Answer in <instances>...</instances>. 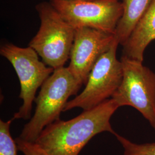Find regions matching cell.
<instances>
[{"mask_svg": "<svg viewBox=\"0 0 155 155\" xmlns=\"http://www.w3.org/2000/svg\"><path fill=\"white\" fill-rule=\"evenodd\" d=\"M50 2L75 29L93 28L115 35L123 15V4L120 0H50Z\"/></svg>", "mask_w": 155, "mask_h": 155, "instance_id": "7", "label": "cell"}, {"mask_svg": "<svg viewBox=\"0 0 155 155\" xmlns=\"http://www.w3.org/2000/svg\"><path fill=\"white\" fill-rule=\"evenodd\" d=\"M153 0H122L123 15L117 25L115 36L120 45L126 42Z\"/></svg>", "mask_w": 155, "mask_h": 155, "instance_id": "10", "label": "cell"}, {"mask_svg": "<svg viewBox=\"0 0 155 155\" xmlns=\"http://www.w3.org/2000/svg\"><path fill=\"white\" fill-rule=\"evenodd\" d=\"M18 150L24 155H48L36 143L24 141L18 137L15 139Z\"/></svg>", "mask_w": 155, "mask_h": 155, "instance_id": "13", "label": "cell"}, {"mask_svg": "<svg viewBox=\"0 0 155 155\" xmlns=\"http://www.w3.org/2000/svg\"><path fill=\"white\" fill-rule=\"evenodd\" d=\"M119 107L110 98L71 120H57L45 127L35 143L48 155H78L98 134L116 133L110 119Z\"/></svg>", "mask_w": 155, "mask_h": 155, "instance_id": "1", "label": "cell"}, {"mask_svg": "<svg viewBox=\"0 0 155 155\" xmlns=\"http://www.w3.org/2000/svg\"><path fill=\"white\" fill-rule=\"evenodd\" d=\"M0 54L11 63L20 84L19 97L23 104L12 118L28 120L31 118L38 90L54 69L40 61L38 53L29 46L22 48L11 43L5 44L1 47Z\"/></svg>", "mask_w": 155, "mask_h": 155, "instance_id": "5", "label": "cell"}, {"mask_svg": "<svg viewBox=\"0 0 155 155\" xmlns=\"http://www.w3.org/2000/svg\"><path fill=\"white\" fill-rule=\"evenodd\" d=\"M12 118L8 121L0 120V155H17L18 147L10 132Z\"/></svg>", "mask_w": 155, "mask_h": 155, "instance_id": "11", "label": "cell"}, {"mask_svg": "<svg viewBox=\"0 0 155 155\" xmlns=\"http://www.w3.org/2000/svg\"><path fill=\"white\" fill-rule=\"evenodd\" d=\"M116 39L114 34L95 29H75L68 67L81 82L86 84L94 64Z\"/></svg>", "mask_w": 155, "mask_h": 155, "instance_id": "8", "label": "cell"}, {"mask_svg": "<svg viewBox=\"0 0 155 155\" xmlns=\"http://www.w3.org/2000/svg\"><path fill=\"white\" fill-rule=\"evenodd\" d=\"M36 9L40 26L29 46L48 66L54 70L64 67L70 59L75 29L67 22L50 2L39 3Z\"/></svg>", "mask_w": 155, "mask_h": 155, "instance_id": "3", "label": "cell"}, {"mask_svg": "<svg viewBox=\"0 0 155 155\" xmlns=\"http://www.w3.org/2000/svg\"><path fill=\"white\" fill-rule=\"evenodd\" d=\"M114 136L124 150V155H155V143L136 144L118 133Z\"/></svg>", "mask_w": 155, "mask_h": 155, "instance_id": "12", "label": "cell"}, {"mask_svg": "<svg viewBox=\"0 0 155 155\" xmlns=\"http://www.w3.org/2000/svg\"><path fill=\"white\" fill-rule=\"evenodd\" d=\"M122 82L111 98L139 111L155 130V73L142 61L122 55Z\"/></svg>", "mask_w": 155, "mask_h": 155, "instance_id": "4", "label": "cell"}, {"mask_svg": "<svg viewBox=\"0 0 155 155\" xmlns=\"http://www.w3.org/2000/svg\"><path fill=\"white\" fill-rule=\"evenodd\" d=\"M155 40V0H153L122 45V55L143 62L145 50Z\"/></svg>", "mask_w": 155, "mask_h": 155, "instance_id": "9", "label": "cell"}, {"mask_svg": "<svg viewBox=\"0 0 155 155\" xmlns=\"http://www.w3.org/2000/svg\"><path fill=\"white\" fill-rule=\"evenodd\" d=\"M83 84L68 67L55 69L41 85L35 100V113L24 125L18 137L35 143L45 127L60 120L68 98L77 95Z\"/></svg>", "mask_w": 155, "mask_h": 155, "instance_id": "2", "label": "cell"}, {"mask_svg": "<svg viewBox=\"0 0 155 155\" xmlns=\"http://www.w3.org/2000/svg\"><path fill=\"white\" fill-rule=\"evenodd\" d=\"M119 45L116 39L110 48L98 59L89 74L84 90L67 102L63 111L78 107L87 110L111 98L123 77L122 63L117 58Z\"/></svg>", "mask_w": 155, "mask_h": 155, "instance_id": "6", "label": "cell"}, {"mask_svg": "<svg viewBox=\"0 0 155 155\" xmlns=\"http://www.w3.org/2000/svg\"><path fill=\"white\" fill-rule=\"evenodd\" d=\"M66 1H92V0H63Z\"/></svg>", "mask_w": 155, "mask_h": 155, "instance_id": "14", "label": "cell"}]
</instances>
